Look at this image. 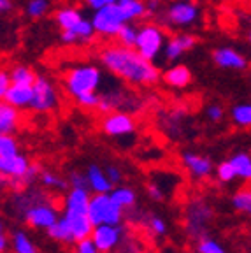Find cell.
I'll return each mask as SVG.
<instances>
[{
    "label": "cell",
    "instance_id": "cell-43",
    "mask_svg": "<svg viewBox=\"0 0 251 253\" xmlns=\"http://www.w3.org/2000/svg\"><path fill=\"white\" fill-rule=\"evenodd\" d=\"M76 253H100V252H98V248L95 246L93 239L86 237V239L76 243Z\"/></svg>",
    "mask_w": 251,
    "mask_h": 253
},
{
    "label": "cell",
    "instance_id": "cell-6",
    "mask_svg": "<svg viewBox=\"0 0 251 253\" xmlns=\"http://www.w3.org/2000/svg\"><path fill=\"white\" fill-rule=\"evenodd\" d=\"M200 20V7L193 0H176L165 11V21L174 28L193 27Z\"/></svg>",
    "mask_w": 251,
    "mask_h": 253
},
{
    "label": "cell",
    "instance_id": "cell-35",
    "mask_svg": "<svg viewBox=\"0 0 251 253\" xmlns=\"http://www.w3.org/2000/svg\"><path fill=\"white\" fill-rule=\"evenodd\" d=\"M39 179H41V185L46 186V188H53V190H65L67 185H69V181H65L63 178H60L58 174L49 172V170L41 172Z\"/></svg>",
    "mask_w": 251,
    "mask_h": 253
},
{
    "label": "cell",
    "instance_id": "cell-28",
    "mask_svg": "<svg viewBox=\"0 0 251 253\" xmlns=\"http://www.w3.org/2000/svg\"><path fill=\"white\" fill-rule=\"evenodd\" d=\"M109 195L113 197V201L116 202V204L122 206L123 210H130V208H133L135 202H137L135 192H133L132 188H128V186H114Z\"/></svg>",
    "mask_w": 251,
    "mask_h": 253
},
{
    "label": "cell",
    "instance_id": "cell-23",
    "mask_svg": "<svg viewBox=\"0 0 251 253\" xmlns=\"http://www.w3.org/2000/svg\"><path fill=\"white\" fill-rule=\"evenodd\" d=\"M125 102V91L122 90H111L100 93V104H98L97 109L104 115H109L113 111H116L118 107L123 106Z\"/></svg>",
    "mask_w": 251,
    "mask_h": 253
},
{
    "label": "cell",
    "instance_id": "cell-10",
    "mask_svg": "<svg viewBox=\"0 0 251 253\" xmlns=\"http://www.w3.org/2000/svg\"><path fill=\"white\" fill-rule=\"evenodd\" d=\"M123 229L120 225H109V223H102V225H95L93 232H91V239H93L95 246L98 248L100 253H111L116 246L122 243Z\"/></svg>",
    "mask_w": 251,
    "mask_h": 253
},
{
    "label": "cell",
    "instance_id": "cell-12",
    "mask_svg": "<svg viewBox=\"0 0 251 253\" xmlns=\"http://www.w3.org/2000/svg\"><path fill=\"white\" fill-rule=\"evenodd\" d=\"M212 62L216 67L225 69V71H246L248 58L236 47L221 46L212 51Z\"/></svg>",
    "mask_w": 251,
    "mask_h": 253
},
{
    "label": "cell",
    "instance_id": "cell-13",
    "mask_svg": "<svg viewBox=\"0 0 251 253\" xmlns=\"http://www.w3.org/2000/svg\"><path fill=\"white\" fill-rule=\"evenodd\" d=\"M197 46V37L192 36V34H176V36L169 37L167 44L164 47V58L167 62H176L179 60L185 53L192 51L193 47Z\"/></svg>",
    "mask_w": 251,
    "mask_h": 253
},
{
    "label": "cell",
    "instance_id": "cell-41",
    "mask_svg": "<svg viewBox=\"0 0 251 253\" xmlns=\"http://www.w3.org/2000/svg\"><path fill=\"white\" fill-rule=\"evenodd\" d=\"M206 116H208L209 122H221L225 116V109L223 106H220V104H209L208 107H206Z\"/></svg>",
    "mask_w": 251,
    "mask_h": 253
},
{
    "label": "cell",
    "instance_id": "cell-46",
    "mask_svg": "<svg viewBox=\"0 0 251 253\" xmlns=\"http://www.w3.org/2000/svg\"><path fill=\"white\" fill-rule=\"evenodd\" d=\"M11 84H12V81H11V76H9V71L2 69V71H0V97H4L5 91L9 90Z\"/></svg>",
    "mask_w": 251,
    "mask_h": 253
},
{
    "label": "cell",
    "instance_id": "cell-15",
    "mask_svg": "<svg viewBox=\"0 0 251 253\" xmlns=\"http://www.w3.org/2000/svg\"><path fill=\"white\" fill-rule=\"evenodd\" d=\"M95 34H97V30H95L91 20L84 18L81 23L76 25L71 30H62L60 39H62L63 44H69V46H72V44H86L93 39Z\"/></svg>",
    "mask_w": 251,
    "mask_h": 253
},
{
    "label": "cell",
    "instance_id": "cell-14",
    "mask_svg": "<svg viewBox=\"0 0 251 253\" xmlns=\"http://www.w3.org/2000/svg\"><path fill=\"white\" fill-rule=\"evenodd\" d=\"M181 160H183V166L186 167V170L192 174V178L204 179L208 176H211L212 172L211 158L195 153V151H185V153L181 155Z\"/></svg>",
    "mask_w": 251,
    "mask_h": 253
},
{
    "label": "cell",
    "instance_id": "cell-1",
    "mask_svg": "<svg viewBox=\"0 0 251 253\" xmlns=\"http://www.w3.org/2000/svg\"><path fill=\"white\" fill-rule=\"evenodd\" d=\"M102 67L113 76L132 86H153L162 79L160 69L151 60H146L135 47L109 44L98 51Z\"/></svg>",
    "mask_w": 251,
    "mask_h": 253
},
{
    "label": "cell",
    "instance_id": "cell-25",
    "mask_svg": "<svg viewBox=\"0 0 251 253\" xmlns=\"http://www.w3.org/2000/svg\"><path fill=\"white\" fill-rule=\"evenodd\" d=\"M9 76H11V81L16 84H34L37 79V74L32 71L28 65L25 63H14L11 69H9Z\"/></svg>",
    "mask_w": 251,
    "mask_h": 253
},
{
    "label": "cell",
    "instance_id": "cell-18",
    "mask_svg": "<svg viewBox=\"0 0 251 253\" xmlns=\"http://www.w3.org/2000/svg\"><path fill=\"white\" fill-rule=\"evenodd\" d=\"M91 195L88 188H71V192L67 194L65 201H63V211H69V213H88Z\"/></svg>",
    "mask_w": 251,
    "mask_h": 253
},
{
    "label": "cell",
    "instance_id": "cell-37",
    "mask_svg": "<svg viewBox=\"0 0 251 253\" xmlns=\"http://www.w3.org/2000/svg\"><path fill=\"white\" fill-rule=\"evenodd\" d=\"M197 252L199 253H227V250L218 241H214L212 237L202 236L199 239V245H197Z\"/></svg>",
    "mask_w": 251,
    "mask_h": 253
},
{
    "label": "cell",
    "instance_id": "cell-30",
    "mask_svg": "<svg viewBox=\"0 0 251 253\" xmlns=\"http://www.w3.org/2000/svg\"><path fill=\"white\" fill-rule=\"evenodd\" d=\"M232 206L239 213L251 216V186H246V188H241L239 192H236L232 197Z\"/></svg>",
    "mask_w": 251,
    "mask_h": 253
},
{
    "label": "cell",
    "instance_id": "cell-42",
    "mask_svg": "<svg viewBox=\"0 0 251 253\" xmlns=\"http://www.w3.org/2000/svg\"><path fill=\"white\" fill-rule=\"evenodd\" d=\"M148 195H149V199H151V201H155V202H162L165 199V190L162 188L160 185H158V183H155V181H151L148 185Z\"/></svg>",
    "mask_w": 251,
    "mask_h": 253
},
{
    "label": "cell",
    "instance_id": "cell-8",
    "mask_svg": "<svg viewBox=\"0 0 251 253\" xmlns=\"http://www.w3.org/2000/svg\"><path fill=\"white\" fill-rule=\"evenodd\" d=\"M100 128L109 137H126V135H132L135 132V120L126 111H113V113L104 116Z\"/></svg>",
    "mask_w": 251,
    "mask_h": 253
},
{
    "label": "cell",
    "instance_id": "cell-48",
    "mask_svg": "<svg viewBox=\"0 0 251 253\" xmlns=\"http://www.w3.org/2000/svg\"><path fill=\"white\" fill-rule=\"evenodd\" d=\"M12 9V0H0V12L2 14H7Z\"/></svg>",
    "mask_w": 251,
    "mask_h": 253
},
{
    "label": "cell",
    "instance_id": "cell-7",
    "mask_svg": "<svg viewBox=\"0 0 251 253\" xmlns=\"http://www.w3.org/2000/svg\"><path fill=\"white\" fill-rule=\"evenodd\" d=\"M32 86H34V99H32L30 106L32 111H36V113H49V111H55L58 107V90H56V86L46 76L37 74L36 83L32 84Z\"/></svg>",
    "mask_w": 251,
    "mask_h": 253
},
{
    "label": "cell",
    "instance_id": "cell-20",
    "mask_svg": "<svg viewBox=\"0 0 251 253\" xmlns=\"http://www.w3.org/2000/svg\"><path fill=\"white\" fill-rule=\"evenodd\" d=\"M86 174H88V181H90V190L93 194H111V190L114 188V185L107 178L106 169H102L97 164H91V166H88Z\"/></svg>",
    "mask_w": 251,
    "mask_h": 253
},
{
    "label": "cell",
    "instance_id": "cell-45",
    "mask_svg": "<svg viewBox=\"0 0 251 253\" xmlns=\"http://www.w3.org/2000/svg\"><path fill=\"white\" fill-rule=\"evenodd\" d=\"M104 169H106L107 178L111 179V183H113L114 186L122 183L123 176H122V169H120V167H116V166H113V164H109V166H106Z\"/></svg>",
    "mask_w": 251,
    "mask_h": 253
},
{
    "label": "cell",
    "instance_id": "cell-3",
    "mask_svg": "<svg viewBox=\"0 0 251 253\" xmlns=\"http://www.w3.org/2000/svg\"><path fill=\"white\" fill-rule=\"evenodd\" d=\"M90 20H91V23H93L95 30H97V36L106 37V39L118 37L123 25L130 23L128 18H126V14H125V9H123V5L120 4V0L116 2V4H111L104 9L93 11Z\"/></svg>",
    "mask_w": 251,
    "mask_h": 253
},
{
    "label": "cell",
    "instance_id": "cell-31",
    "mask_svg": "<svg viewBox=\"0 0 251 253\" xmlns=\"http://www.w3.org/2000/svg\"><path fill=\"white\" fill-rule=\"evenodd\" d=\"M12 250L14 253H37L36 246L25 230H16L12 234Z\"/></svg>",
    "mask_w": 251,
    "mask_h": 253
},
{
    "label": "cell",
    "instance_id": "cell-38",
    "mask_svg": "<svg viewBox=\"0 0 251 253\" xmlns=\"http://www.w3.org/2000/svg\"><path fill=\"white\" fill-rule=\"evenodd\" d=\"M69 186L71 188H88L90 190V181H88V174L86 172H79V170H72L69 174ZM91 192V190H90Z\"/></svg>",
    "mask_w": 251,
    "mask_h": 253
},
{
    "label": "cell",
    "instance_id": "cell-26",
    "mask_svg": "<svg viewBox=\"0 0 251 253\" xmlns=\"http://www.w3.org/2000/svg\"><path fill=\"white\" fill-rule=\"evenodd\" d=\"M120 4H122L123 9H125V14H126V18H128L130 23L141 20V18H144V16L149 12L148 4H146L144 0H120Z\"/></svg>",
    "mask_w": 251,
    "mask_h": 253
},
{
    "label": "cell",
    "instance_id": "cell-29",
    "mask_svg": "<svg viewBox=\"0 0 251 253\" xmlns=\"http://www.w3.org/2000/svg\"><path fill=\"white\" fill-rule=\"evenodd\" d=\"M230 118L237 126H243V128L251 126V102L236 104L230 109Z\"/></svg>",
    "mask_w": 251,
    "mask_h": 253
},
{
    "label": "cell",
    "instance_id": "cell-2",
    "mask_svg": "<svg viewBox=\"0 0 251 253\" xmlns=\"http://www.w3.org/2000/svg\"><path fill=\"white\" fill-rule=\"evenodd\" d=\"M104 81L102 69L93 63H79L74 65L63 76V88L72 99H78L79 95L97 91Z\"/></svg>",
    "mask_w": 251,
    "mask_h": 253
},
{
    "label": "cell",
    "instance_id": "cell-11",
    "mask_svg": "<svg viewBox=\"0 0 251 253\" xmlns=\"http://www.w3.org/2000/svg\"><path fill=\"white\" fill-rule=\"evenodd\" d=\"M23 218L34 229H49L58 220V211L46 202H37L23 213Z\"/></svg>",
    "mask_w": 251,
    "mask_h": 253
},
{
    "label": "cell",
    "instance_id": "cell-51",
    "mask_svg": "<svg viewBox=\"0 0 251 253\" xmlns=\"http://www.w3.org/2000/svg\"><path fill=\"white\" fill-rule=\"evenodd\" d=\"M248 41H250V42H251V30L248 32Z\"/></svg>",
    "mask_w": 251,
    "mask_h": 253
},
{
    "label": "cell",
    "instance_id": "cell-24",
    "mask_svg": "<svg viewBox=\"0 0 251 253\" xmlns=\"http://www.w3.org/2000/svg\"><path fill=\"white\" fill-rule=\"evenodd\" d=\"M47 236L58 243H65V245L67 243H76L74 236H72V229H71V225H69V221H67L65 216L58 218V220L47 229Z\"/></svg>",
    "mask_w": 251,
    "mask_h": 253
},
{
    "label": "cell",
    "instance_id": "cell-39",
    "mask_svg": "<svg viewBox=\"0 0 251 253\" xmlns=\"http://www.w3.org/2000/svg\"><path fill=\"white\" fill-rule=\"evenodd\" d=\"M76 102L81 107H86V109H95V107H98V104H100V93H98V91L83 93L76 99Z\"/></svg>",
    "mask_w": 251,
    "mask_h": 253
},
{
    "label": "cell",
    "instance_id": "cell-16",
    "mask_svg": "<svg viewBox=\"0 0 251 253\" xmlns=\"http://www.w3.org/2000/svg\"><path fill=\"white\" fill-rule=\"evenodd\" d=\"M63 216L67 218L69 225L72 229V236H74V241H83L86 237H91L93 232V223L90 220V214L88 213H69V211H63Z\"/></svg>",
    "mask_w": 251,
    "mask_h": 253
},
{
    "label": "cell",
    "instance_id": "cell-19",
    "mask_svg": "<svg viewBox=\"0 0 251 253\" xmlns=\"http://www.w3.org/2000/svg\"><path fill=\"white\" fill-rule=\"evenodd\" d=\"M162 79L165 84L172 88H186L192 83V71L183 63H174L162 72Z\"/></svg>",
    "mask_w": 251,
    "mask_h": 253
},
{
    "label": "cell",
    "instance_id": "cell-49",
    "mask_svg": "<svg viewBox=\"0 0 251 253\" xmlns=\"http://www.w3.org/2000/svg\"><path fill=\"white\" fill-rule=\"evenodd\" d=\"M5 250H7V237H5V232L2 229L0 230V252L5 253Z\"/></svg>",
    "mask_w": 251,
    "mask_h": 253
},
{
    "label": "cell",
    "instance_id": "cell-44",
    "mask_svg": "<svg viewBox=\"0 0 251 253\" xmlns=\"http://www.w3.org/2000/svg\"><path fill=\"white\" fill-rule=\"evenodd\" d=\"M41 176V167L39 164H30V167H28L27 174H25V178H23V188H27V186H30L32 183L36 181L37 178Z\"/></svg>",
    "mask_w": 251,
    "mask_h": 253
},
{
    "label": "cell",
    "instance_id": "cell-36",
    "mask_svg": "<svg viewBox=\"0 0 251 253\" xmlns=\"http://www.w3.org/2000/svg\"><path fill=\"white\" fill-rule=\"evenodd\" d=\"M216 178L221 183H230L237 178V170L234 167V164L230 162V158L225 160V162L218 164V167H216Z\"/></svg>",
    "mask_w": 251,
    "mask_h": 253
},
{
    "label": "cell",
    "instance_id": "cell-52",
    "mask_svg": "<svg viewBox=\"0 0 251 253\" xmlns=\"http://www.w3.org/2000/svg\"><path fill=\"white\" fill-rule=\"evenodd\" d=\"M197 253H199V252H197Z\"/></svg>",
    "mask_w": 251,
    "mask_h": 253
},
{
    "label": "cell",
    "instance_id": "cell-33",
    "mask_svg": "<svg viewBox=\"0 0 251 253\" xmlns=\"http://www.w3.org/2000/svg\"><path fill=\"white\" fill-rule=\"evenodd\" d=\"M20 153L18 141L12 134H0V160L2 158H11Z\"/></svg>",
    "mask_w": 251,
    "mask_h": 253
},
{
    "label": "cell",
    "instance_id": "cell-21",
    "mask_svg": "<svg viewBox=\"0 0 251 253\" xmlns=\"http://www.w3.org/2000/svg\"><path fill=\"white\" fill-rule=\"evenodd\" d=\"M20 125V109L11 104H0V134H14Z\"/></svg>",
    "mask_w": 251,
    "mask_h": 253
},
{
    "label": "cell",
    "instance_id": "cell-27",
    "mask_svg": "<svg viewBox=\"0 0 251 253\" xmlns=\"http://www.w3.org/2000/svg\"><path fill=\"white\" fill-rule=\"evenodd\" d=\"M230 162L234 164L237 170V178L244 179V181H251V155L239 151L230 157Z\"/></svg>",
    "mask_w": 251,
    "mask_h": 253
},
{
    "label": "cell",
    "instance_id": "cell-4",
    "mask_svg": "<svg viewBox=\"0 0 251 253\" xmlns=\"http://www.w3.org/2000/svg\"><path fill=\"white\" fill-rule=\"evenodd\" d=\"M167 36L165 30L157 23H144L139 27V36L137 42H135V49L144 56L146 60H155L164 53V47L167 44Z\"/></svg>",
    "mask_w": 251,
    "mask_h": 253
},
{
    "label": "cell",
    "instance_id": "cell-22",
    "mask_svg": "<svg viewBox=\"0 0 251 253\" xmlns=\"http://www.w3.org/2000/svg\"><path fill=\"white\" fill-rule=\"evenodd\" d=\"M83 20H84L83 12L74 5H63L55 12V21L60 27V30H71L76 25L81 23Z\"/></svg>",
    "mask_w": 251,
    "mask_h": 253
},
{
    "label": "cell",
    "instance_id": "cell-40",
    "mask_svg": "<svg viewBox=\"0 0 251 253\" xmlns=\"http://www.w3.org/2000/svg\"><path fill=\"white\" fill-rule=\"evenodd\" d=\"M148 229L153 236H165L167 234V223L160 216H149L148 218Z\"/></svg>",
    "mask_w": 251,
    "mask_h": 253
},
{
    "label": "cell",
    "instance_id": "cell-32",
    "mask_svg": "<svg viewBox=\"0 0 251 253\" xmlns=\"http://www.w3.org/2000/svg\"><path fill=\"white\" fill-rule=\"evenodd\" d=\"M49 7H51L49 0H28L25 5V14L32 20H39L49 12Z\"/></svg>",
    "mask_w": 251,
    "mask_h": 253
},
{
    "label": "cell",
    "instance_id": "cell-9",
    "mask_svg": "<svg viewBox=\"0 0 251 253\" xmlns=\"http://www.w3.org/2000/svg\"><path fill=\"white\" fill-rule=\"evenodd\" d=\"M211 208L209 204L202 201H193L190 202L188 210H186V230L192 237L200 239L202 236H206V225L211 220Z\"/></svg>",
    "mask_w": 251,
    "mask_h": 253
},
{
    "label": "cell",
    "instance_id": "cell-34",
    "mask_svg": "<svg viewBox=\"0 0 251 253\" xmlns=\"http://www.w3.org/2000/svg\"><path fill=\"white\" fill-rule=\"evenodd\" d=\"M137 36H139V27L133 23H125L123 28L120 30L118 34V42L123 44V46H128V47H133L135 42H137Z\"/></svg>",
    "mask_w": 251,
    "mask_h": 253
},
{
    "label": "cell",
    "instance_id": "cell-17",
    "mask_svg": "<svg viewBox=\"0 0 251 253\" xmlns=\"http://www.w3.org/2000/svg\"><path fill=\"white\" fill-rule=\"evenodd\" d=\"M32 99H34V86L30 84H16L12 83L2 100L11 106L18 107V109H27L32 106Z\"/></svg>",
    "mask_w": 251,
    "mask_h": 253
},
{
    "label": "cell",
    "instance_id": "cell-47",
    "mask_svg": "<svg viewBox=\"0 0 251 253\" xmlns=\"http://www.w3.org/2000/svg\"><path fill=\"white\" fill-rule=\"evenodd\" d=\"M118 0H84L86 7H90L91 11H98V9H104L111 4H116Z\"/></svg>",
    "mask_w": 251,
    "mask_h": 253
},
{
    "label": "cell",
    "instance_id": "cell-5",
    "mask_svg": "<svg viewBox=\"0 0 251 253\" xmlns=\"http://www.w3.org/2000/svg\"><path fill=\"white\" fill-rule=\"evenodd\" d=\"M123 208L113 201L109 194H93L88 208V214L93 225H120L123 220Z\"/></svg>",
    "mask_w": 251,
    "mask_h": 253
},
{
    "label": "cell",
    "instance_id": "cell-50",
    "mask_svg": "<svg viewBox=\"0 0 251 253\" xmlns=\"http://www.w3.org/2000/svg\"><path fill=\"white\" fill-rule=\"evenodd\" d=\"M146 4H148V11L149 12H155L158 9V4H160V2H158V0H148Z\"/></svg>",
    "mask_w": 251,
    "mask_h": 253
}]
</instances>
